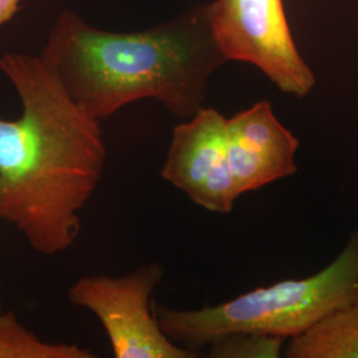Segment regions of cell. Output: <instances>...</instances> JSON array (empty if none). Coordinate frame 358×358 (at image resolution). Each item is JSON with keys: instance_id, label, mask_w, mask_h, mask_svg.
Instances as JSON below:
<instances>
[{"instance_id": "6da1fadb", "label": "cell", "mask_w": 358, "mask_h": 358, "mask_svg": "<svg viewBox=\"0 0 358 358\" xmlns=\"http://www.w3.org/2000/svg\"><path fill=\"white\" fill-rule=\"evenodd\" d=\"M0 71L22 101L0 118V220L41 255L69 250L106 164L101 121L69 96L41 56L7 52Z\"/></svg>"}, {"instance_id": "7a4b0ae2", "label": "cell", "mask_w": 358, "mask_h": 358, "mask_svg": "<svg viewBox=\"0 0 358 358\" xmlns=\"http://www.w3.org/2000/svg\"><path fill=\"white\" fill-rule=\"evenodd\" d=\"M40 56L69 96L100 121L140 100L158 101L187 120L203 108L210 78L227 63L207 4L137 32L99 29L65 10Z\"/></svg>"}, {"instance_id": "3957f363", "label": "cell", "mask_w": 358, "mask_h": 358, "mask_svg": "<svg viewBox=\"0 0 358 358\" xmlns=\"http://www.w3.org/2000/svg\"><path fill=\"white\" fill-rule=\"evenodd\" d=\"M357 299L358 227L344 250L317 273L259 287L211 307L157 306L154 313L171 341L196 353L229 333H262L289 340Z\"/></svg>"}, {"instance_id": "277c9868", "label": "cell", "mask_w": 358, "mask_h": 358, "mask_svg": "<svg viewBox=\"0 0 358 358\" xmlns=\"http://www.w3.org/2000/svg\"><path fill=\"white\" fill-rule=\"evenodd\" d=\"M158 263L143 264L127 275L83 276L68 289V301L88 309L100 320L115 358H194L162 331L150 299L164 280Z\"/></svg>"}, {"instance_id": "5b68a950", "label": "cell", "mask_w": 358, "mask_h": 358, "mask_svg": "<svg viewBox=\"0 0 358 358\" xmlns=\"http://www.w3.org/2000/svg\"><path fill=\"white\" fill-rule=\"evenodd\" d=\"M207 19L227 62L255 65L282 93L304 99L316 77L294 44L282 0H215Z\"/></svg>"}, {"instance_id": "8992f818", "label": "cell", "mask_w": 358, "mask_h": 358, "mask_svg": "<svg viewBox=\"0 0 358 358\" xmlns=\"http://www.w3.org/2000/svg\"><path fill=\"white\" fill-rule=\"evenodd\" d=\"M227 118L213 108H201L173 129L161 177L214 214H230L241 196L231 171Z\"/></svg>"}, {"instance_id": "52a82bcc", "label": "cell", "mask_w": 358, "mask_h": 358, "mask_svg": "<svg viewBox=\"0 0 358 358\" xmlns=\"http://www.w3.org/2000/svg\"><path fill=\"white\" fill-rule=\"evenodd\" d=\"M226 134L239 195L297 173L300 141L278 120L268 101H259L227 118Z\"/></svg>"}, {"instance_id": "ba28073f", "label": "cell", "mask_w": 358, "mask_h": 358, "mask_svg": "<svg viewBox=\"0 0 358 358\" xmlns=\"http://www.w3.org/2000/svg\"><path fill=\"white\" fill-rule=\"evenodd\" d=\"M287 358H358V299L289 338Z\"/></svg>"}, {"instance_id": "9c48e42d", "label": "cell", "mask_w": 358, "mask_h": 358, "mask_svg": "<svg viewBox=\"0 0 358 358\" xmlns=\"http://www.w3.org/2000/svg\"><path fill=\"white\" fill-rule=\"evenodd\" d=\"M84 348L47 343L17 320L13 312H0V358H93Z\"/></svg>"}, {"instance_id": "30bf717a", "label": "cell", "mask_w": 358, "mask_h": 358, "mask_svg": "<svg viewBox=\"0 0 358 358\" xmlns=\"http://www.w3.org/2000/svg\"><path fill=\"white\" fill-rule=\"evenodd\" d=\"M287 340L262 333L223 334L208 344L210 357L278 358L282 356Z\"/></svg>"}, {"instance_id": "8fae6325", "label": "cell", "mask_w": 358, "mask_h": 358, "mask_svg": "<svg viewBox=\"0 0 358 358\" xmlns=\"http://www.w3.org/2000/svg\"><path fill=\"white\" fill-rule=\"evenodd\" d=\"M22 0H0V26L10 22L19 11Z\"/></svg>"}, {"instance_id": "7c38bea8", "label": "cell", "mask_w": 358, "mask_h": 358, "mask_svg": "<svg viewBox=\"0 0 358 358\" xmlns=\"http://www.w3.org/2000/svg\"><path fill=\"white\" fill-rule=\"evenodd\" d=\"M0 312H1V303H0Z\"/></svg>"}]
</instances>
